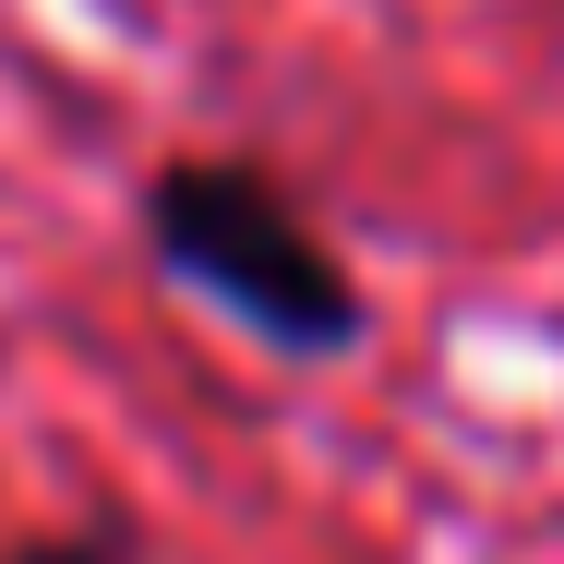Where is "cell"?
Listing matches in <instances>:
<instances>
[{
  "instance_id": "obj_2",
  "label": "cell",
  "mask_w": 564,
  "mask_h": 564,
  "mask_svg": "<svg viewBox=\"0 0 564 564\" xmlns=\"http://www.w3.org/2000/svg\"><path fill=\"white\" fill-rule=\"evenodd\" d=\"M0 564H132L120 529H36V541H12Z\"/></svg>"
},
{
  "instance_id": "obj_1",
  "label": "cell",
  "mask_w": 564,
  "mask_h": 564,
  "mask_svg": "<svg viewBox=\"0 0 564 564\" xmlns=\"http://www.w3.org/2000/svg\"><path fill=\"white\" fill-rule=\"evenodd\" d=\"M132 228L156 252L169 289H193L217 325H240L276 360H348L372 337V289L337 252V228L313 217L264 156H228V144H181L144 169Z\"/></svg>"
}]
</instances>
